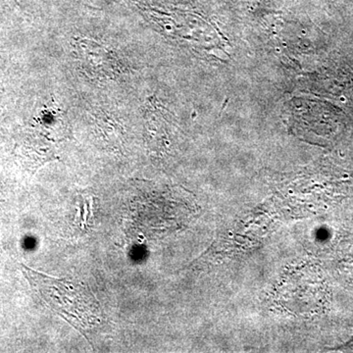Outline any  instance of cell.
I'll use <instances>...</instances> for the list:
<instances>
[{"label":"cell","mask_w":353,"mask_h":353,"mask_svg":"<svg viewBox=\"0 0 353 353\" xmlns=\"http://www.w3.org/2000/svg\"><path fill=\"white\" fill-rule=\"evenodd\" d=\"M23 274L43 303L85 334L101 326V304L88 287L75 281L44 275L22 265Z\"/></svg>","instance_id":"cell-1"}]
</instances>
